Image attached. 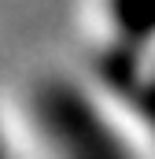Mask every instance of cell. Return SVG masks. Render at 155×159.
Returning <instances> with one entry per match:
<instances>
[{"label":"cell","instance_id":"obj_3","mask_svg":"<svg viewBox=\"0 0 155 159\" xmlns=\"http://www.w3.org/2000/svg\"><path fill=\"white\" fill-rule=\"evenodd\" d=\"M0 159H11V133L4 126V115H0Z\"/></svg>","mask_w":155,"mask_h":159},{"label":"cell","instance_id":"obj_1","mask_svg":"<svg viewBox=\"0 0 155 159\" xmlns=\"http://www.w3.org/2000/svg\"><path fill=\"white\" fill-rule=\"evenodd\" d=\"M33 119L52 159H133L111 115L74 81H44L33 93Z\"/></svg>","mask_w":155,"mask_h":159},{"label":"cell","instance_id":"obj_2","mask_svg":"<svg viewBox=\"0 0 155 159\" xmlns=\"http://www.w3.org/2000/svg\"><path fill=\"white\" fill-rule=\"evenodd\" d=\"M92 19L104 67L122 74V85L155 59V0H96Z\"/></svg>","mask_w":155,"mask_h":159}]
</instances>
